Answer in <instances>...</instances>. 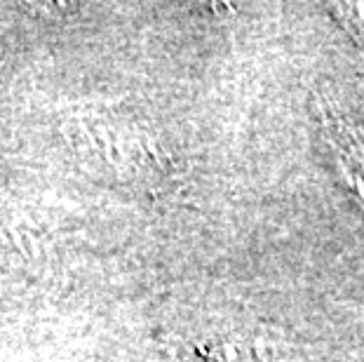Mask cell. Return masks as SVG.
Masks as SVG:
<instances>
[{
	"label": "cell",
	"instance_id": "1",
	"mask_svg": "<svg viewBox=\"0 0 364 362\" xmlns=\"http://www.w3.org/2000/svg\"><path fill=\"white\" fill-rule=\"evenodd\" d=\"M322 120L327 129L331 151L336 156L338 172L355 196L364 203V142L350 122L343 120L327 106H322Z\"/></svg>",
	"mask_w": 364,
	"mask_h": 362
},
{
	"label": "cell",
	"instance_id": "2",
	"mask_svg": "<svg viewBox=\"0 0 364 362\" xmlns=\"http://www.w3.org/2000/svg\"><path fill=\"white\" fill-rule=\"evenodd\" d=\"M329 12L364 48V3H331Z\"/></svg>",
	"mask_w": 364,
	"mask_h": 362
},
{
	"label": "cell",
	"instance_id": "3",
	"mask_svg": "<svg viewBox=\"0 0 364 362\" xmlns=\"http://www.w3.org/2000/svg\"><path fill=\"white\" fill-rule=\"evenodd\" d=\"M205 362H254V353L245 344L214 341L205 353Z\"/></svg>",
	"mask_w": 364,
	"mask_h": 362
}]
</instances>
